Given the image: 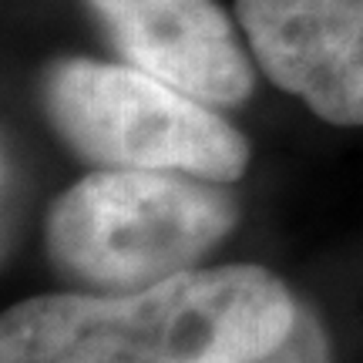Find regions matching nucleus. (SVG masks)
Wrapping results in <instances>:
<instances>
[{
	"instance_id": "obj_1",
	"label": "nucleus",
	"mask_w": 363,
	"mask_h": 363,
	"mask_svg": "<svg viewBox=\"0 0 363 363\" xmlns=\"http://www.w3.org/2000/svg\"><path fill=\"white\" fill-rule=\"evenodd\" d=\"M262 266L189 269L142 293H51L0 320V363H252L296 323Z\"/></svg>"
},
{
	"instance_id": "obj_2",
	"label": "nucleus",
	"mask_w": 363,
	"mask_h": 363,
	"mask_svg": "<svg viewBox=\"0 0 363 363\" xmlns=\"http://www.w3.org/2000/svg\"><path fill=\"white\" fill-rule=\"evenodd\" d=\"M235 219V199L208 179L104 169L54 202L44 239L67 283L121 296L195 269L233 233Z\"/></svg>"
},
{
	"instance_id": "obj_6",
	"label": "nucleus",
	"mask_w": 363,
	"mask_h": 363,
	"mask_svg": "<svg viewBox=\"0 0 363 363\" xmlns=\"http://www.w3.org/2000/svg\"><path fill=\"white\" fill-rule=\"evenodd\" d=\"M252 363H330V343H326V333H323V326H320V320L310 310L299 306L296 323L286 333L283 343Z\"/></svg>"
},
{
	"instance_id": "obj_5",
	"label": "nucleus",
	"mask_w": 363,
	"mask_h": 363,
	"mask_svg": "<svg viewBox=\"0 0 363 363\" xmlns=\"http://www.w3.org/2000/svg\"><path fill=\"white\" fill-rule=\"evenodd\" d=\"M121 61L206 104L252 94V65L216 0H88Z\"/></svg>"
},
{
	"instance_id": "obj_4",
	"label": "nucleus",
	"mask_w": 363,
	"mask_h": 363,
	"mask_svg": "<svg viewBox=\"0 0 363 363\" xmlns=\"http://www.w3.org/2000/svg\"><path fill=\"white\" fill-rule=\"evenodd\" d=\"M276 88L330 125H363V0H235Z\"/></svg>"
},
{
	"instance_id": "obj_3",
	"label": "nucleus",
	"mask_w": 363,
	"mask_h": 363,
	"mask_svg": "<svg viewBox=\"0 0 363 363\" xmlns=\"http://www.w3.org/2000/svg\"><path fill=\"white\" fill-rule=\"evenodd\" d=\"M40 101L57 135L101 169L185 172L235 182L249 165V142L206 101L131 65L57 61Z\"/></svg>"
}]
</instances>
